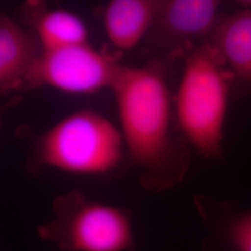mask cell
Masks as SVG:
<instances>
[{
	"instance_id": "cell-1",
	"label": "cell",
	"mask_w": 251,
	"mask_h": 251,
	"mask_svg": "<svg viewBox=\"0 0 251 251\" xmlns=\"http://www.w3.org/2000/svg\"><path fill=\"white\" fill-rule=\"evenodd\" d=\"M181 60L162 54L143 66L123 65L111 89L128 160L142 187L153 194L179 185L191 167L170 87L172 65Z\"/></svg>"
},
{
	"instance_id": "cell-2",
	"label": "cell",
	"mask_w": 251,
	"mask_h": 251,
	"mask_svg": "<svg viewBox=\"0 0 251 251\" xmlns=\"http://www.w3.org/2000/svg\"><path fill=\"white\" fill-rule=\"evenodd\" d=\"M231 77L215 50L205 41L183 59L174 97L179 130L199 155L224 160V126Z\"/></svg>"
},
{
	"instance_id": "cell-3",
	"label": "cell",
	"mask_w": 251,
	"mask_h": 251,
	"mask_svg": "<svg viewBox=\"0 0 251 251\" xmlns=\"http://www.w3.org/2000/svg\"><path fill=\"white\" fill-rule=\"evenodd\" d=\"M29 170L50 167L79 175H104L124 160L121 131L104 116L81 109L41 134L32 133Z\"/></svg>"
},
{
	"instance_id": "cell-4",
	"label": "cell",
	"mask_w": 251,
	"mask_h": 251,
	"mask_svg": "<svg viewBox=\"0 0 251 251\" xmlns=\"http://www.w3.org/2000/svg\"><path fill=\"white\" fill-rule=\"evenodd\" d=\"M52 219L36 228L38 237L61 251H133L130 210L91 200L79 190L54 198Z\"/></svg>"
},
{
	"instance_id": "cell-5",
	"label": "cell",
	"mask_w": 251,
	"mask_h": 251,
	"mask_svg": "<svg viewBox=\"0 0 251 251\" xmlns=\"http://www.w3.org/2000/svg\"><path fill=\"white\" fill-rule=\"evenodd\" d=\"M124 64L88 44L43 50L17 92L52 88L69 94L112 89Z\"/></svg>"
},
{
	"instance_id": "cell-6",
	"label": "cell",
	"mask_w": 251,
	"mask_h": 251,
	"mask_svg": "<svg viewBox=\"0 0 251 251\" xmlns=\"http://www.w3.org/2000/svg\"><path fill=\"white\" fill-rule=\"evenodd\" d=\"M222 7L217 0H159L148 42L164 55L184 59L207 39L225 13Z\"/></svg>"
},
{
	"instance_id": "cell-7",
	"label": "cell",
	"mask_w": 251,
	"mask_h": 251,
	"mask_svg": "<svg viewBox=\"0 0 251 251\" xmlns=\"http://www.w3.org/2000/svg\"><path fill=\"white\" fill-rule=\"evenodd\" d=\"M224 13L206 41L221 59L231 77L232 98L251 96V1Z\"/></svg>"
},
{
	"instance_id": "cell-8",
	"label": "cell",
	"mask_w": 251,
	"mask_h": 251,
	"mask_svg": "<svg viewBox=\"0 0 251 251\" xmlns=\"http://www.w3.org/2000/svg\"><path fill=\"white\" fill-rule=\"evenodd\" d=\"M193 201L206 229L204 251H251V206L206 195H197Z\"/></svg>"
},
{
	"instance_id": "cell-9",
	"label": "cell",
	"mask_w": 251,
	"mask_h": 251,
	"mask_svg": "<svg viewBox=\"0 0 251 251\" xmlns=\"http://www.w3.org/2000/svg\"><path fill=\"white\" fill-rule=\"evenodd\" d=\"M43 49L35 32L4 12L0 15V90L18 91Z\"/></svg>"
},
{
	"instance_id": "cell-10",
	"label": "cell",
	"mask_w": 251,
	"mask_h": 251,
	"mask_svg": "<svg viewBox=\"0 0 251 251\" xmlns=\"http://www.w3.org/2000/svg\"><path fill=\"white\" fill-rule=\"evenodd\" d=\"M22 17L39 39L43 50L89 43V31L80 17L69 10L50 9L43 2L28 1Z\"/></svg>"
},
{
	"instance_id": "cell-11",
	"label": "cell",
	"mask_w": 251,
	"mask_h": 251,
	"mask_svg": "<svg viewBox=\"0 0 251 251\" xmlns=\"http://www.w3.org/2000/svg\"><path fill=\"white\" fill-rule=\"evenodd\" d=\"M159 0H112L103 9L102 21L110 42L128 51L147 36Z\"/></svg>"
}]
</instances>
